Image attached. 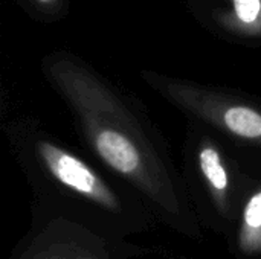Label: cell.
<instances>
[{"instance_id":"cell-6","label":"cell","mask_w":261,"mask_h":259,"mask_svg":"<svg viewBox=\"0 0 261 259\" xmlns=\"http://www.w3.org/2000/svg\"><path fill=\"white\" fill-rule=\"evenodd\" d=\"M232 249L240 259H261V177L251 183L243 200Z\"/></svg>"},{"instance_id":"cell-3","label":"cell","mask_w":261,"mask_h":259,"mask_svg":"<svg viewBox=\"0 0 261 259\" xmlns=\"http://www.w3.org/2000/svg\"><path fill=\"white\" fill-rule=\"evenodd\" d=\"M185 182L199 218L232 235L251 179L242 172L223 143L202 125H191L185 145Z\"/></svg>"},{"instance_id":"cell-7","label":"cell","mask_w":261,"mask_h":259,"mask_svg":"<svg viewBox=\"0 0 261 259\" xmlns=\"http://www.w3.org/2000/svg\"><path fill=\"white\" fill-rule=\"evenodd\" d=\"M228 11L217 15L219 24L231 34L261 37V0H226Z\"/></svg>"},{"instance_id":"cell-4","label":"cell","mask_w":261,"mask_h":259,"mask_svg":"<svg viewBox=\"0 0 261 259\" xmlns=\"http://www.w3.org/2000/svg\"><path fill=\"white\" fill-rule=\"evenodd\" d=\"M141 76L194 124L242 147L261 151V101L150 70H144Z\"/></svg>"},{"instance_id":"cell-2","label":"cell","mask_w":261,"mask_h":259,"mask_svg":"<svg viewBox=\"0 0 261 259\" xmlns=\"http://www.w3.org/2000/svg\"><path fill=\"white\" fill-rule=\"evenodd\" d=\"M5 134L37 202V218L78 223L113 246L154 229L138 194L50 134L32 118L8 122Z\"/></svg>"},{"instance_id":"cell-8","label":"cell","mask_w":261,"mask_h":259,"mask_svg":"<svg viewBox=\"0 0 261 259\" xmlns=\"http://www.w3.org/2000/svg\"><path fill=\"white\" fill-rule=\"evenodd\" d=\"M34 3L44 9H57L61 5V0H34Z\"/></svg>"},{"instance_id":"cell-1","label":"cell","mask_w":261,"mask_h":259,"mask_svg":"<svg viewBox=\"0 0 261 259\" xmlns=\"http://www.w3.org/2000/svg\"><path fill=\"white\" fill-rule=\"evenodd\" d=\"M43 73L69 105L78 134L93 157L133 189L159 223L200 240V218L185 177L147 113L66 52L47 55Z\"/></svg>"},{"instance_id":"cell-5","label":"cell","mask_w":261,"mask_h":259,"mask_svg":"<svg viewBox=\"0 0 261 259\" xmlns=\"http://www.w3.org/2000/svg\"><path fill=\"white\" fill-rule=\"evenodd\" d=\"M15 259H113V244L64 218H37Z\"/></svg>"}]
</instances>
